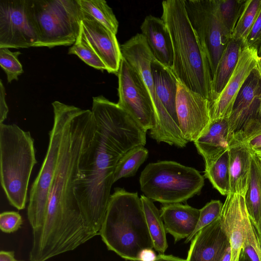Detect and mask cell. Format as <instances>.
<instances>
[{
  "label": "cell",
  "instance_id": "1",
  "mask_svg": "<svg viewBox=\"0 0 261 261\" xmlns=\"http://www.w3.org/2000/svg\"><path fill=\"white\" fill-rule=\"evenodd\" d=\"M52 106L62 117V136L45 217L41 226L33 230L32 261H46L97 236L84 220L74 191L82 157L96 129L95 121L89 110L59 101Z\"/></svg>",
  "mask_w": 261,
  "mask_h": 261
},
{
  "label": "cell",
  "instance_id": "2",
  "mask_svg": "<svg viewBox=\"0 0 261 261\" xmlns=\"http://www.w3.org/2000/svg\"><path fill=\"white\" fill-rule=\"evenodd\" d=\"M96 129L82 157L75 194L83 217L99 235L107 212L117 163L131 149L146 143V131L117 103L93 97Z\"/></svg>",
  "mask_w": 261,
  "mask_h": 261
},
{
  "label": "cell",
  "instance_id": "3",
  "mask_svg": "<svg viewBox=\"0 0 261 261\" xmlns=\"http://www.w3.org/2000/svg\"><path fill=\"white\" fill-rule=\"evenodd\" d=\"M161 19L171 39V69L182 84L208 101L212 76L209 63L188 18L184 0L162 2Z\"/></svg>",
  "mask_w": 261,
  "mask_h": 261
},
{
  "label": "cell",
  "instance_id": "4",
  "mask_svg": "<svg viewBox=\"0 0 261 261\" xmlns=\"http://www.w3.org/2000/svg\"><path fill=\"white\" fill-rule=\"evenodd\" d=\"M99 235L109 250L126 260L140 261L143 250L153 249L137 192L115 188Z\"/></svg>",
  "mask_w": 261,
  "mask_h": 261
},
{
  "label": "cell",
  "instance_id": "5",
  "mask_svg": "<svg viewBox=\"0 0 261 261\" xmlns=\"http://www.w3.org/2000/svg\"><path fill=\"white\" fill-rule=\"evenodd\" d=\"M34 140L15 124H0V179L9 203L25 208L33 169L37 163Z\"/></svg>",
  "mask_w": 261,
  "mask_h": 261
},
{
  "label": "cell",
  "instance_id": "6",
  "mask_svg": "<svg viewBox=\"0 0 261 261\" xmlns=\"http://www.w3.org/2000/svg\"><path fill=\"white\" fill-rule=\"evenodd\" d=\"M139 183L146 197L167 204L184 202L199 194L204 177L194 168L175 161H162L147 165Z\"/></svg>",
  "mask_w": 261,
  "mask_h": 261
},
{
  "label": "cell",
  "instance_id": "7",
  "mask_svg": "<svg viewBox=\"0 0 261 261\" xmlns=\"http://www.w3.org/2000/svg\"><path fill=\"white\" fill-rule=\"evenodd\" d=\"M122 58L141 77L151 97L155 116L150 137L157 142L182 148L188 143L183 137L179 124L169 115L156 93L150 64L154 58L142 34H137L120 45Z\"/></svg>",
  "mask_w": 261,
  "mask_h": 261
},
{
  "label": "cell",
  "instance_id": "8",
  "mask_svg": "<svg viewBox=\"0 0 261 261\" xmlns=\"http://www.w3.org/2000/svg\"><path fill=\"white\" fill-rule=\"evenodd\" d=\"M31 6L38 33L35 47L75 43L82 19L77 0H31Z\"/></svg>",
  "mask_w": 261,
  "mask_h": 261
},
{
  "label": "cell",
  "instance_id": "9",
  "mask_svg": "<svg viewBox=\"0 0 261 261\" xmlns=\"http://www.w3.org/2000/svg\"><path fill=\"white\" fill-rule=\"evenodd\" d=\"M53 108L54 123L49 133V143L46 153L29 193L27 215L32 230L39 228L44 222L60 150L62 120L57 108L54 106Z\"/></svg>",
  "mask_w": 261,
  "mask_h": 261
},
{
  "label": "cell",
  "instance_id": "10",
  "mask_svg": "<svg viewBox=\"0 0 261 261\" xmlns=\"http://www.w3.org/2000/svg\"><path fill=\"white\" fill-rule=\"evenodd\" d=\"M188 18L207 58L213 77L229 40L218 13L217 0H184Z\"/></svg>",
  "mask_w": 261,
  "mask_h": 261
},
{
  "label": "cell",
  "instance_id": "11",
  "mask_svg": "<svg viewBox=\"0 0 261 261\" xmlns=\"http://www.w3.org/2000/svg\"><path fill=\"white\" fill-rule=\"evenodd\" d=\"M37 41L31 0H1L0 48L35 47Z\"/></svg>",
  "mask_w": 261,
  "mask_h": 261
},
{
  "label": "cell",
  "instance_id": "12",
  "mask_svg": "<svg viewBox=\"0 0 261 261\" xmlns=\"http://www.w3.org/2000/svg\"><path fill=\"white\" fill-rule=\"evenodd\" d=\"M117 104L146 132L154 126V111L147 89L138 72L122 58L117 73Z\"/></svg>",
  "mask_w": 261,
  "mask_h": 261
},
{
  "label": "cell",
  "instance_id": "13",
  "mask_svg": "<svg viewBox=\"0 0 261 261\" xmlns=\"http://www.w3.org/2000/svg\"><path fill=\"white\" fill-rule=\"evenodd\" d=\"M176 111L180 130L188 142H195L211 122L209 101L179 81Z\"/></svg>",
  "mask_w": 261,
  "mask_h": 261
},
{
  "label": "cell",
  "instance_id": "14",
  "mask_svg": "<svg viewBox=\"0 0 261 261\" xmlns=\"http://www.w3.org/2000/svg\"><path fill=\"white\" fill-rule=\"evenodd\" d=\"M81 11L78 36L97 55L106 65L108 72L117 74L122 57L116 35L91 16Z\"/></svg>",
  "mask_w": 261,
  "mask_h": 261
},
{
  "label": "cell",
  "instance_id": "15",
  "mask_svg": "<svg viewBox=\"0 0 261 261\" xmlns=\"http://www.w3.org/2000/svg\"><path fill=\"white\" fill-rule=\"evenodd\" d=\"M261 64V58L254 47L242 49L236 68L219 96L210 103L211 120L228 118L237 95L251 71Z\"/></svg>",
  "mask_w": 261,
  "mask_h": 261
},
{
  "label": "cell",
  "instance_id": "16",
  "mask_svg": "<svg viewBox=\"0 0 261 261\" xmlns=\"http://www.w3.org/2000/svg\"><path fill=\"white\" fill-rule=\"evenodd\" d=\"M260 65L251 71L236 98L228 118L232 135L242 133L257 118L261 105Z\"/></svg>",
  "mask_w": 261,
  "mask_h": 261
},
{
  "label": "cell",
  "instance_id": "17",
  "mask_svg": "<svg viewBox=\"0 0 261 261\" xmlns=\"http://www.w3.org/2000/svg\"><path fill=\"white\" fill-rule=\"evenodd\" d=\"M186 261H230L229 242L220 217L199 230L191 241Z\"/></svg>",
  "mask_w": 261,
  "mask_h": 261
},
{
  "label": "cell",
  "instance_id": "18",
  "mask_svg": "<svg viewBox=\"0 0 261 261\" xmlns=\"http://www.w3.org/2000/svg\"><path fill=\"white\" fill-rule=\"evenodd\" d=\"M248 216L244 197L229 193L223 204L220 220L222 229L229 242L230 261H239L245 241V222Z\"/></svg>",
  "mask_w": 261,
  "mask_h": 261
},
{
  "label": "cell",
  "instance_id": "19",
  "mask_svg": "<svg viewBox=\"0 0 261 261\" xmlns=\"http://www.w3.org/2000/svg\"><path fill=\"white\" fill-rule=\"evenodd\" d=\"M233 137L229 131L228 118L211 120L205 130L194 142L198 153L203 159L205 167L228 149Z\"/></svg>",
  "mask_w": 261,
  "mask_h": 261
},
{
  "label": "cell",
  "instance_id": "20",
  "mask_svg": "<svg viewBox=\"0 0 261 261\" xmlns=\"http://www.w3.org/2000/svg\"><path fill=\"white\" fill-rule=\"evenodd\" d=\"M230 193L244 197L249 179L253 152L240 136L233 135L228 148Z\"/></svg>",
  "mask_w": 261,
  "mask_h": 261
},
{
  "label": "cell",
  "instance_id": "21",
  "mask_svg": "<svg viewBox=\"0 0 261 261\" xmlns=\"http://www.w3.org/2000/svg\"><path fill=\"white\" fill-rule=\"evenodd\" d=\"M167 233L176 243L193 232L199 217V210L181 203L163 204L160 211Z\"/></svg>",
  "mask_w": 261,
  "mask_h": 261
},
{
  "label": "cell",
  "instance_id": "22",
  "mask_svg": "<svg viewBox=\"0 0 261 261\" xmlns=\"http://www.w3.org/2000/svg\"><path fill=\"white\" fill-rule=\"evenodd\" d=\"M140 28L141 34L154 58L171 67L173 60V46L170 34L163 20L149 15L145 18Z\"/></svg>",
  "mask_w": 261,
  "mask_h": 261
},
{
  "label": "cell",
  "instance_id": "23",
  "mask_svg": "<svg viewBox=\"0 0 261 261\" xmlns=\"http://www.w3.org/2000/svg\"><path fill=\"white\" fill-rule=\"evenodd\" d=\"M150 68L158 97L170 117L178 124L176 111L178 80L171 67L155 58L151 63Z\"/></svg>",
  "mask_w": 261,
  "mask_h": 261
},
{
  "label": "cell",
  "instance_id": "24",
  "mask_svg": "<svg viewBox=\"0 0 261 261\" xmlns=\"http://www.w3.org/2000/svg\"><path fill=\"white\" fill-rule=\"evenodd\" d=\"M243 48V44L240 41L231 38L228 41L212 77L210 103L219 96L226 85Z\"/></svg>",
  "mask_w": 261,
  "mask_h": 261
},
{
  "label": "cell",
  "instance_id": "25",
  "mask_svg": "<svg viewBox=\"0 0 261 261\" xmlns=\"http://www.w3.org/2000/svg\"><path fill=\"white\" fill-rule=\"evenodd\" d=\"M245 202L249 218L258 233L261 232V166L253 153Z\"/></svg>",
  "mask_w": 261,
  "mask_h": 261
},
{
  "label": "cell",
  "instance_id": "26",
  "mask_svg": "<svg viewBox=\"0 0 261 261\" xmlns=\"http://www.w3.org/2000/svg\"><path fill=\"white\" fill-rule=\"evenodd\" d=\"M147 227L153 245L159 254H164L168 248L166 231L160 212L153 201L142 195L140 197Z\"/></svg>",
  "mask_w": 261,
  "mask_h": 261
},
{
  "label": "cell",
  "instance_id": "27",
  "mask_svg": "<svg viewBox=\"0 0 261 261\" xmlns=\"http://www.w3.org/2000/svg\"><path fill=\"white\" fill-rule=\"evenodd\" d=\"M204 176L221 195L227 196L230 193L228 149L220 154L208 166L205 167Z\"/></svg>",
  "mask_w": 261,
  "mask_h": 261
},
{
  "label": "cell",
  "instance_id": "28",
  "mask_svg": "<svg viewBox=\"0 0 261 261\" xmlns=\"http://www.w3.org/2000/svg\"><path fill=\"white\" fill-rule=\"evenodd\" d=\"M81 10L116 35L118 21L112 9L104 0H77Z\"/></svg>",
  "mask_w": 261,
  "mask_h": 261
},
{
  "label": "cell",
  "instance_id": "29",
  "mask_svg": "<svg viewBox=\"0 0 261 261\" xmlns=\"http://www.w3.org/2000/svg\"><path fill=\"white\" fill-rule=\"evenodd\" d=\"M219 18L226 37L229 40L243 11L247 0H217Z\"/></svg>",
  "mask_w": 261,
  "mask_h": 261
},
{
  "label": "cell",
  "instance_id": "30",
  "mask_svg": "<svg viewBox=\"0 0 261 261\" xmlns=\"http://www.w3.org/2000/svg\"><path fill=\"white\" fill-rule=\"evenodd\" d=\"M148 155V150L143 146L136 147L127 152L117 164L114 183L120 178L134 176Z\"/></svg>",
  "mask_w": 261,
  "mask_h": 261
},
{
  "label": "cell",
  "instance_id": "31",
  "mask_svg": "<svg viewBox=\"0 0 261 261\" xmlns=\"http://www.w3.org/2000/svg\"><path fill=\"white\" fill-rule=\"evenodd\" d=\"M261 9V0H247L231 38L240 41L245 46L249 32Z\"/></svg>",
  "mask_w": 261,
  "mask_h": 261
},
{
  "label": "cell",
  "instance_id": "32",
  "mask_svg": "<svg viewBox=\"0 0 261 261\" xmlns=\"http://www.w3.org/2000/svg\"><path fill=\"white\" fill-rule=\"evenodd\" d=\"M223 204L219 200H212L199 210V217L193 232L186 238L185 243L192 240L195 235L201 229L218 219L221 214Z\"/></svg>",
  "mask_w": 261,
  "mask_h": 261
},
{
  "label": "cell",
  "instance_id": "33",
  "mask_svg": "<svg viewBox=\"0 0 261 261\" xmlns=\"http://www.w3.org/2000/svg\"><path fill=\"white\" fill-rule=\"evenodd\" d=\"M20 54L19 51L12 52L7 48H0V65L7 75L8 83L18 80V76L23 72L18 59Z\"/></svg>",
  "mask_w": 261,
  "mask_h": 261
},
{
  "label": "cell",
  "instance_id": "34",
  "mask_svg": "<svg viewBox=\"0 0 261 261\" xmlns=\"http://www.w3.org/2000/svg\"><path fill=\"white\" fill-rule=\"evenodd\" d=\"M245 231L243 250L251 261H261V239L249 215L246 219Z\"/></svg>",
  "mask_w": 261,
  "mask_h": 261
},
{
  "label": "cell",
  "instance_id": "35",
  "mask_svg": "<svg viewBox=\"0 0 261 261\" xmlns=\"http://www.w3.org/2000/svg\"><path fill=\"white\" fill-rule=\"evenodd\" d=\"M68 54L76 55L85 63L97 69L102 71L107 70L97 55L79 36L75 43L69 48Z\"/></svg>",
  "mask_w": 261,
  "mask_h": 261
},
{
  "label": "cell",
  "instance_id": "36",
  "mask_svg": "<svg viewBox=\"0 0 261 261\" xmlns=\"http://www.w3.org/2000/svg\"><path fill=\"white\" fill-rule=\"evenodd\" d=\"M22 224V219L18 212H4L0 214V229L5 233L17 231Z\"/></svg>",
  "mask_w": 261,
  "mask_h": 261
},
{
  "label": "cell",
  "instance_id": "37",
  "mask_svg": "<svg viewBox=\"0 0 261 261\" xmlns=\"http://www.w3.org/2000/svg\"><path fill=\"white\" fill-rule=\"evenodd\" d=\"M261 44V9L249 32L244 47H252L258 49Z\"/></svg>",
  "mask_w": 261,
  "mask_h": 261
},
{
  "label": "cell",
  "instance_id": "38",
  "mask_svg": "<svg viewBox=\"0 0 261 261\" xmlns=\"http://www.w3.org/2000/svg\"><path fill=\"white\" fill-rule=\"evenodd\" d=\"M243 139L252 152L260 149L261 129L251 134Z\"/></svg>",
  "mask_w": 261,
  "mask_h": 261
},
{
  "label": "cell",
  "instance_id": "39",
  "mask_svg": "<svg viewBox=\"0 0 261 261\" xmlns=\"http://www.w3.org/2000/svg\"><path fill=\"white\" fill-rule=\"evenodd\" d=\"M9 109L5 99V89L2 83L0 81V124L4 123L7 117Z\"/></svg>",
  "mask_w": 261,
  "mask_h": 261
},
{
  "label": "cell",
  "instance_id": "40",
  "mask_svg": "<svg viewBox=\"0 0 261 261\" xmlns=\"http://www.w3.org/2000/svg\"><path fill=\"white\" fill-rule=\"evenodd\" d=\"M261 129V105L256 120L250 124L243 132L238 134L243 139L245 138L251 134Z\"/></svg>",
  "mask_w": 261,
  "mask_h": 261
},
{
  "label": "cell",
  "instance_id": "41",
  "mask_svg": "<svg viewBox=\"0 0 261 261\" xmlns=\"http://www.w3.org/2000/svg\"><path fill=\"white\" fill-rule=\"evenodd\" d=\"M156 254L153 249H146L143 250L140 254V261H154Z\"/></svg>",
  "mask_w": 261,
  "mask_h": 261
},
{
  "label": "cell",
  "instance_id": "42",
  "mask_svg": "<svg viewBox=\"0 0 261 261\" xmlns=\"http://www.w3.org/2000/svg\"><path fill=\"white\" fill-rule=\"evenodd\" d=\"M154 261H186V259L172 255L159 254Z\"/></svg>",
  "mask_w": 261,
  "mask_h": 261
},
{
  "label": "cell",
  "instance_id": "43",
  "mask_svg": "<svg viewBox=\"0 0 261 261\" xmlns=\"http://www.w3.org/2000/svg\"><path fill=\"white\" fill-rule=\"evenodd\" d=\"M16 260L14 251L2 250L0 252V261H16Z\"/></svg>",
  "mask_w": 261,
  "mask_h": 261
},
{
  "label": "cell",
  "instance_id": "44",
  "mask_svg": "<svg viewBox=\"0 0 261 261\" xmlns=\"http://www.w3.org/2000/svg\"><path fill=\"white\" fill-rule=\"evenodd\" d=\"M239 261H251L250 259L244 252L243 249H242L241 251Z\"/></svg>",
  "mask_w": 261,
  "mask_h": 261
},
{
  "label": "cell",
  "instance_id": "45",
  "mask_svg": "<svg viewBox=\"0 0 261 261\" xmlns=\"http://www.w3.org/2000/svg\"><path fill=\"white\" fill-rule=\"evenodd\" d=\"M253 153L258 158L261 159V149L253 152Z\"/></svg>",
  "mask_w": 261,
  "mask_h": 261
},
{
  "label": "cell",
  "instance_id": "46",
  "mask_svg": "<svg viewBox=\"0 0 261 261\" xmlns=\"http://www.w3.org/2000/svg\"><path fill=\"white\" fill-rule=\"evenodd\" d=\"M258 158V160H259V162L260 165L261 166V159L259 158Z\"/></svg>",
  "mask_w": 261,
  "mask_h": 261
},
{
  "label": "cell",
  "instance_id": "47",
  "mask_svg": "<svg viewBox=\"0 0 261 261\" xmlns=\"http://www.w3.org/2000/svg\"><path fill=\"white\" fill-rule=\"evenodd\" d=\"M258 234H259V237H260V239H261V232H260V233H258Z\"/></svg>",
  "mask_w": 261,
  "mask_h": 261
},
{
  "label": "cell",
  "instance_id": "48",
  "mask_svg": "<svg viewBox=\"0 0 261 261\" xmlns=\"http://www.w3.org/2000/svg\"><path fill=\"white\" fill-rule=\"evenodd\" d=\"M16 261H23V260H16Z\"/></svg>",
  "mask_w": 261,
  "mask_h": 261
},
{
  "label": "cell",
  "instance_id": "49",
  "mask_svg": "<svg viewBox=\"0 0 261 261\" xmlns=\"http://www.w3.org/2000/svg\"><path fill=\"white\" fill-rule=\"evenodd\" d=\"M261 66V65H260Z\"/></svg>",
  "mask_w": 261,
  "mask_h": 261
}]
</instances>
